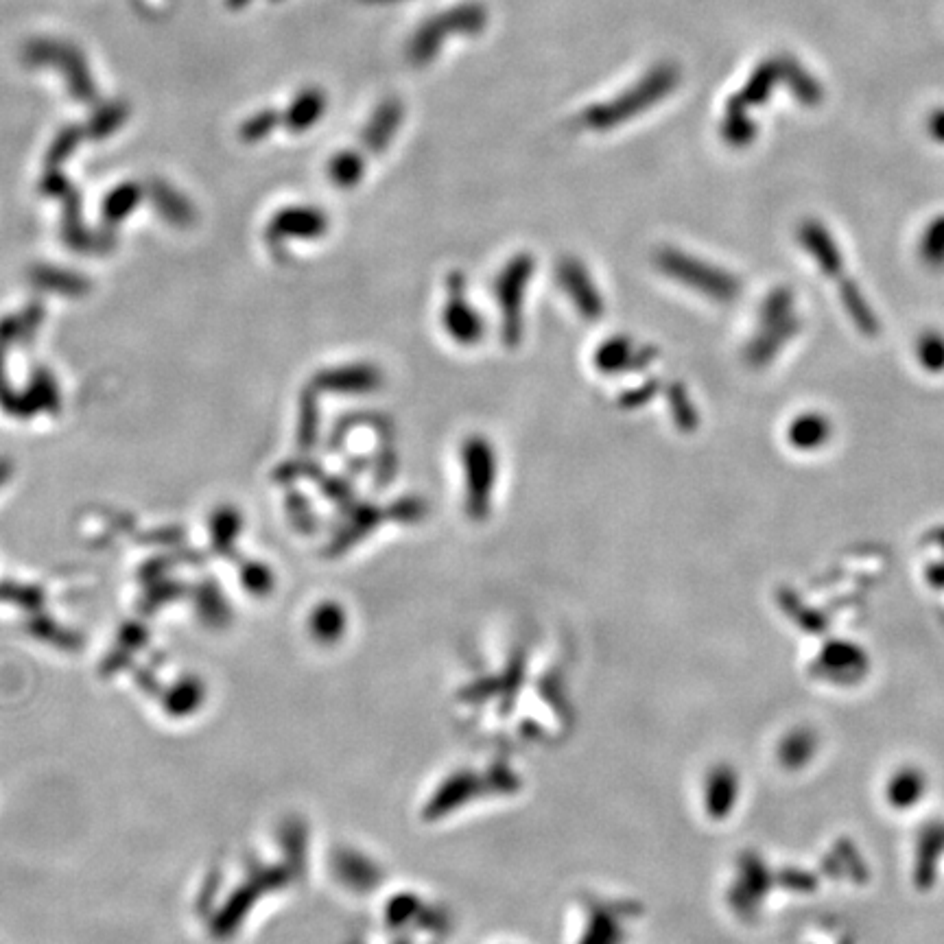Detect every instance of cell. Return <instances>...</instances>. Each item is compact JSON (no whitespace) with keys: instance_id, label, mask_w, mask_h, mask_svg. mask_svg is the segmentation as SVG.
I'll use <instances>...</instances> for the list:
<instances>
[{"instance_id":"cell-12","label":"cell","mask_w":944,"mask_h":944,"mask_svg":"<svg viewBox=\"0 0 944 944\" xmlns=\"http://www.w3.org/2000/svg\"><path fill=\"white\" fill-rule=\"evenodd\" d=\"M929 243H936V245L925 247L923 256H925V261L936 263L944 256V217L938 219L936 223H931V230L925 234V239H923V245H929Z\"/></svg>"},{"instance_id":"cell-9","label":"cell","mask_w":944,"mask_h":944,"mask_svg":"<svg viewBox=\"0 0 944 944\" xmlns=\"http://www.w3.org/2000/svg\"><path fill=\"white\" fill-rule=\"evenodd\" d=\"M918 357L923 361L925 370L938 372L944 370V337L929 333L918 344Z\"/></svg>"},{"instance_id":"cell-5","label":"cell","mask_w":944,"mask_h":944,"mask_svg":"<svg viewBox=\"0 0 944 944\" xmlns=\"http://www.w3.org/2000/svg\"><path fill=\"white\" fill-rule=\"evenodd\" d=\"M556 280L586 322H599L604 317V298L582 261L573 256L562 258L556 265Z\"/></svg>"},{"instance_id":"cell-3","label":"cell","mask_w":944,"mask_h":944,"mask_svg":"<svg viewBox=\"0 0 944 944\" xmlns=\"http://www.w3.org/2000/svg\"><path fill=\"white\" fill-rule=\"evenodd\" d=\"M466 512L475 521L488 518L492 510L494 486H497V455L483 435H470L462 446Z\"/></svg>"},{"instance_id":"cell-11","label":"cell","mask_w":944,"mask_h":944,"mask_svg":"<svg viewBox=\"0 0 944 944\" xmlns=\"http://www.w3.org/2000/svg\"><path fill=\"white\" fill-rule=\"evenodd\" d=\"M658 392V381L652 379V381H647L643 383L641 387H636V389H628V392H623L619 396V405L623 409H639L643 407L647 400H652Z\"/></svg>"},{"instance_id":"cell-8","label":"cell","mask_w":944,"mask_h":944,"mask_svg":"<svg viewBox=\"0 0 944 944\" xmlns=\"http://www.w3.org/2000/svg\"><path fill=\"white\" fill-rule=\"evenodd\" d=\"M667 403H669L671 418H674V424L680 431L693 433L695 429H698V424H700L698 409L693 407L687 387H684L682 383H671L667 387Z\"/></svg>"},{"instance_id":"cell-4","label":"cell","mask_w":944,"mask_h":944,"mask_svg":"<svg viewBox=\"0 0 944 944\" xmlns=\"http://www.w3.org/2000/svg\"><path fill=\"white\" fill-rule=\"evenodd\" d=\"M446 293L442 324L448 337L459 346H477L486 337V322L475 306L466 300V278L462 271L448 274Z\"/></svg>"},{"instance_id":"cell-13","label":"cell","mask_w":944,"mask_h":944,"mask_svg":"<svg viewBox=\"0 0 944 944\" xmlns=\"http://www.w3.org/2000/svg\"><path fill=\"white\" fill-rule=\"evenodd\" d=\"M929 132L938 143H944V110H938L929 118Z\"/></svg>"},{"instance_id":"cell-7","label":"cell","mask_w":944,"mask_h":944,"mask_svg":"<svg viewBox=\"0 0 944 944\" xmlns=\"http://www.w3.org/2000/svg\"><path fill=\"white\" fill-rule=\"evenodd\" d=\"M787 438L789 444L798 448V451H816V448L829 442L831 422L820 416V413H802V416L794 418V422L789 424Z\"/></svg>"},{"instance_id":"cell-10","label":"cell","mask_w":944,"mask_h":944,"mask_svg":"<svg viewBox=\"0 0 944 944\" xmlns=\"http://www.w3.org/2000/svg\"><path fill=\"white\" fill-rule=\"evenodd\" d=\"M324 110V97L317 90H309L295 99V108L291 110V121H298L295 125H309V121L320 116Z\"/></svg>"},{"instance_id":"cell-2","label":"cell","mask_w":944,"mask_h":944,"mask_svg":"<svg viewBox=\"0 0 944 944\" xmlns=\"http://www.w3.org/2000/svg\"><path fill=\"white\" fill-rule=\"evenodd\" d=\"M536 261L531 254H516L497 276V304L501 311V339L507 348H516L523 341L525 330V295L534 278Z\"/></svg>"},{"instance_id":"cell-6","label":"cell","mask_w":944,"mask_h":944,"mask_svg":"<svg viewBox=\"0 0 944 944\" xmlns=\"http://www.w3.org/2000/svg\"><path fill=\"white\" fill-rule=\"evenodd\" d=\"M658 359V350L654 346H636V341L615 335L606 339L595 352L593 363L601 374H625L641 372Z\"/></svg>"},{"instance_id":"cell-1","label":"cell","mask_w":944,"mask_h":944,"mask_svg":"<svg viewBox=\"0 0 944 944\" xmlns=\"http://www.w3.org/2000/svg\"><path fill=\"white\" fill-rule=\"evenodd\" d=\"M656 267L665 276L674 278L678 285L689 287L715 304L735 302L741 293V282L730 271L715 267L704 258L674 250V247H663L656 254Z\"/></svg>"}]
</instances>
